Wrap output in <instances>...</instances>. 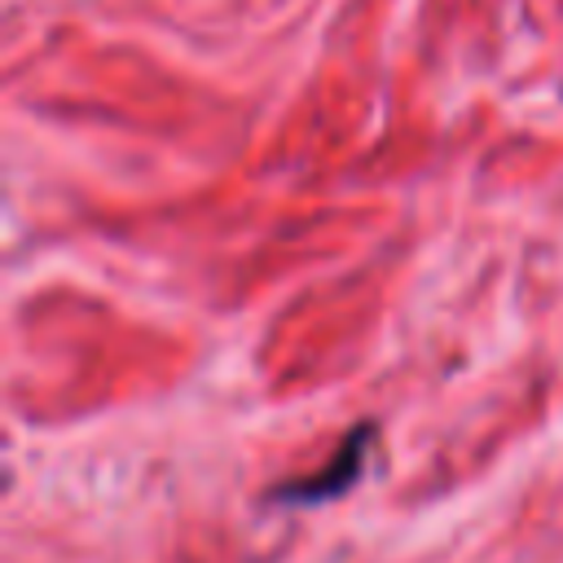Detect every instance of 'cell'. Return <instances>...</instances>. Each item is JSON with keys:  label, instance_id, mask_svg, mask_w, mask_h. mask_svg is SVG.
Wrapping results in <instances>:
<instances>
[{"label": "cell", "instance_id": "obj_1", "mask_svg": "<svg viewBox=\"0 0 563 563\" xmlns=\"http://www.w3.org/2000/svg\"><path fill=\"white\" fill-rule=\"evenodd\" d=\"M369 444H374V427H369V422L352 427L321 471H308V475H299V479L277 484V488H273V501H286V506H317V501H330V497L347 493V488L361 479V471H365Z\"/></svg>", "mask_w": 563, "mask_h": 563}]
</instances>
